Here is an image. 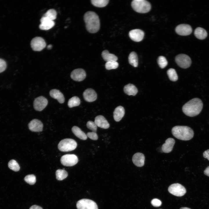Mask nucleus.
I'll return each instance as SVG.
<instances>
[{"label": "nucleus", "instance_id": "obj_1", "mask_svg": "<svg viewBox=\"0 0 209 209\" xmlns=\"http://www.w3.org/2000/svg\"><path fill=\"white\" fill-rule=\"evenodd\" d=\"M203 107V103L198 98H193L185 104L183 107L182 111L186 115L194 117L199 114Z\"/></svg>", "mask_w": 209, "mask_h": 209}, {"label": "nucleus", "instance_id": "obj_2", "mask_svg": "<svg viewBox=\"0 0 209 209\" xmlns=\"http://www.w3.org/2000/svg\"><path fill=\"white\" fill-rule=\"evenodd\" d=\"M84 19L86 28L90 33H95L99 30L100 27V19L96 13L92 11L87 12L84 15Z\"/></svg>", "mask_w": 209, "mask_h": 209}, {"label": "nucleus", "instance_id": "obj_3", "mask_svg": "<svg viewBox=\"0 0 209 209\" xmlns=\"http://www.w3.org/2000/svg\"><path fill=\"white\" fill-rule=\"evenodd\" d=\"M172 133L177 138L183 140H188L194 136V132L190 127L185 126H176L172 128Z\"/></svg>", "mask_w": 209, "mask_h": 209}, {"label": "nucleus", "instance_id": "obj_4", "mask_svg": "<svg viewBox=\"0 0 209 209\" xmlns=\"http://www.w3.org/2000/svg\"><path fill=\"white\" fill-rule=\"evenodd\" d=\"M131 6L136 12L140 13H146L151 8L150 3L145 0H134L131 3Z\"/></svg>", "mask_w": 209, "mask_h": 209}, {"label": "nucleus", "instance_id": "obj_5", "mask_svg": "<svg viewBox=\"0 0 209 209\" xmlns=\"http://www.w3.org/2000/svg\"><path fill=\"white\" fill-rule=\"evenodd\" d=\"M77 145L76 142L74 140L71 138H66L60 141L58 145V148L61 151L67 152L75 149Z\"/></svg>", "mask_w": 209, "mask_h": 209}, {"label": "nucleus", "instance_id": "obj_6", "mask_svg": "<svg viewBox=\"0 0 209 209\" xmlns=\"http://www.w3.org/2000/svg\"><path fill=\"white\" fill-rule=\"evenodd\" d=\"M77 209H98L97 204L90 199H84L79 200L76 203Z\"/></svg>", "mask_w": 209, "mask_h": 209}, {"label": "nucleus", "instance_id": "obj_7", "mask_svg": "<svg viewBox=\"0 0 209 209\" xmlns=\"http://www.w3.org/2000/svg\"><path fill=\"white\" fill-rule=\"evenodd\" d=\"M175 61L178 65L181 68L186 69L189 67L191 64V60L188 55L181 54L175 57Z\"/></svg>", "mask_w": 209, "mask_h": 209}, {"label": "nucleus", "instance_id": "obj_8", "mask_svg": "<svg viewBox=\"0 0 209 209\" xmlns=\"http://www.w3.org/2000/svg\"><path fill=\"white\" fill-rule=\"evenodd\" d=\"M169 192L172 194L177 197H181L186 193L185 188L181 185L174 183L170 185L168 188Z\"/></svg>", "mask_w": 209, "mask_h": 209}, {"label": "nucleus", "instance_id": "obj_9", "mask_svg": "<svg viewBox=\"0 0 209 209\" xmlns=\"http://www.w3.org/2000/svg\"><path fill=\"white\" fill-rule=\"evenodd\" d=\"M61 163L66 166H72L78 161L77 156L74 154H66L63 155L60 159Z\"/></svg>", "mask_w": 209, "mask_h": 209}, {"label": "nucleus", "instance_id": "obj_10", "mask_svg": "<svg viewBox=\"0 0 209 209\" xmlns=\"http://www.w3.org/2000/svg\"><path fill=\"white\" fill-rule=\"evenodd\" d=\"M30 45L32 49L35 51H40L46 46L45 40L42 37H37L31 41Z\"/></svg>", "mask_w": 209, "mask_h": 209}, {"label": "nucleus", "instance_id": "obj_11", "mask_svg": "<svg viewBox=\"0 0 209 209\" xmlns=\"http://www.w3.org/2000/svg\"><path fill=\"white\" fill-rule=\"evenodd\" d=\"M48 104V101L46 98L43 96H40L35 99L34 107L36 110L41 111L46 107Z\"/></svg>", "mask_w": 209, "mask_h": 209}, {"label": "nucleus", "instance_id": "obj_12", "mask_svg": "<svg viewBox=\"0 0 209 209\" xmlns=\"http://www.w3.org/2000/svg\"><path fill=\"white\" fill-rule=\"evenodd\" d=\"M176 33L179 35L186 36L190 34L192 29L190 26L188 24H182L177 26L175 28Z\"/></svg>", "mask_w": 209, "mask_h": 209}, {"label": "nucleus", "instance_id": "obj_13", "mask_svg": "<svg viewBox=\"0 0 209 209\" xmlns=\"http://www.w3.org/2000/svg\"><path fill=\"white\" fill-rule=\"evenodd\" d=\"M86 76L85 71L82 69L74 70L71 74V78L73 80L80 82L83 80Z\"/></svg>", "mask_w": 209, "mask_h": 209}, {"label": "nucleus", "instance_id": "obj_14", "mask_svg": "<svg viewBox=\"0 0 209 209\" xmlns=\"http://www.w3.org/2000/svg\"><path fill=\"white\" fill-rule=\"evenodd\" d=\"M130 38L133 41L136 42L141 41L143 38L144 33L141 30L135 29L130 31L129 33Z\"/></svg>", "mask_w": 209, "mask_h": 209}, {"label": "nucleus", "instance_id": "obj_15", "mask_svg": "<svg viewBox=\"0 0 209 209\" xmlns=\"http://www.w3.org/2000/svg\"><path fill=\"white\" fill-rule=\"evenodd\" d=\"M29 129L33 132H40L43 130V125L42 122L37 119L31 120L28 124Z\"/></svg>", "mask_w": 209, "mask_h": 209}, {"label": "nucleus", "instance_id": "obj_16", "mask_svg": "<svg viewBox=\"0 0 209 209\" xmlns=\"http://www.w3.org/2000/svg\"><path fill=\"white\" fill-rule=\"evenodd\" d=\"M40 21L41 23L39 25V28L42 30H49L53 27L55 24L53 21L43 16L40 19Z\"/></svg>", "mask_w": 209, "mask_h": 209}, {"label": "nucleus", "instance_id": "obj_17", "mask_svg": "<svg viewBox=\"0 0 209 209\" xmlns=\"http://www.w3.org/2000/svg\"><path fill=\"white\" fill-rule=\"evenodd\" d=\"M84 99L89 102H92L96 100L97 94L95 91L92 89L88 88L85 90L83 93Z\"/></svg>", "mask_w": 209, "mask_h": 209}, {"label": "nucleus", "instance_id": "obj_18", "mask_svg": "<svg viewBox=\"0 0 209 209\" xmlns=\"http://www.w3.org/2000/svg\"><path fill=\"white\" fill-rule=\"evenodd\" d=\"M145 160V157L144 155L140 152L135 154L132 158L133 163L138 167H142L144 165Z\"/></svg>", "mask_w": 209, "mask_h": 209}, {"label": "nucleus", "instance_id": "obj_19", "mask_svg": "<svg viewBox=\"0 0 209 209\" xmlns=\"http://www.w3.org/2000/svg\"><path fill=\"white\" fill-rule=\"evenodd\" d=\"M175 143V140L174 138H167L162 145V151L165 153L170 152L172 150Z\"/></svg>", "mask_w": 209, "mask_h": 209}, {"label": "nucleus", "instance_id": "obj_20", "mask_svg": "<svg viewBox=\"0 0 209 209\" xmlns=\"http://www.w3.org/2000/svg\"><path fill=\"white\" fill-rule=\"evenodd\" d=\"M94 122L97 126L104 129H108L110 126L107 120L102 115L96 116Z\"/></svg>", "mask_w": 209, "mask_h": 209}, {"label": "nucleus", "instance_id": "obj_21", "mask_svg": "<svg viewBox=\"0 0 209 209\" xmlns=\"http://www.w3.org/2000/svg\"><path fill=\"white\" fill-rule=\"evenodd\" d=\"M49 94L52 98L56 99L60 103L62 104L64 102V95L59 90L55 89H52L49 92Z\"/></svg>", "mask_w": 209, "mask_h": 209}, {"label": "nucleus", "instance_id": "obj_22", "mask_svg": "<svg viewBox=\"0 0 209 209\" xmlns=\"http://www.w3.org/2000/svg\"><path fill=\"white\" fill-rule=\"evenodd\" d=\"M125 114L124 108L122 106H119L115 109L113 113V118L116 122L119 121L123 117Z\"/></svg>", "mask_w": 209, "mask_h": 209}, {"label": "nucleus", "instance_id": "obj_23", "mask_svg": "<svg viewBox=\"0 0 209 209\" xmlns=\"http://www.w3.org/2000/svg\"><path fill=\"white\" fill-rule=\"evenodd\" d=\"M124 91L127 94L134 96L138 92V89L134 85L129 84L125 85L124 87Z\"/></svg>", "mask_w": 209, "mask_h": 209}, {"label": "nucleus", "instance_id": "obj_24", "mask_svg": "<svg viewBox=\"0 0 209 209\" xmlns=\"http://www.w3.org/2000/svg\"><path fill=\"white\" fill-rule=\"evenodd\" d=\"M102 56L103 59L107 62L116 61L118 57L115 55L109 53L107 50L103 51L102 53Z\"/></svg>", "mask_w": 209, "mask_h": 209}, {"label": "nucleus", "instance_id": "obj_25", "mask_svg": "<svg viewBox=\"0 0 209 209\" xmlns=\"http://www.w3.org/2000/svg\"><path fill=\"white\" fill-rule=\"evenodd\" d=\"M72 131L74 134L80 139L85 140L87 139V135L79 127L74 126L72 128Z\"/></svg>", "mask_w": 209, "mask_h": 209}, {"label": "nucleus", "instance_id": "obj_26", "mask_svg": "<svg viewBox=\"0 0 209 209\" xmlns=\"http://www.w3.org/2000/svg\"><path fill=\"white\" fill-rule=\"evenodd\" d=\"M194 34L199 39H203L207 36V33L205 30L201 27H197L195 30Z\"/></svg>", "mask_w": 209, "mask_h": 209}, {"label": "nucleus", "instance_id": "obj_27", "mask_svg": "<svg viewBox=\"0 0 209 209\" xmlns=\"http://www.w3.org/2000/svg\"><path fill=\"white\" fill-rule=\"evenodd\" d=\"M129 63L134 67L138 66V59L137 55L135 52H131L129 54L128 57Z\"/></svg>", "mask_w": 209, "mask_h": 209}, {"label": "nucleus", "instance_id": "obj_28", "mask_svg": "<svg viewBox=\"0 0 209 209\" xmlns=\"http://www.w3.org/2000/svg\"><path fill=\"white\" fill-rule=\"evenodd\" d=\"M56 178L59 181H62L66 178L68 176L67 172L63 169H58L55 172Z\"/></svg>", "mask_w": 209, "mask_h": 209}, {"label": "nucleus", "instance_id": "obj_29", "mask_svg": "<svg viewBox=\"0 0 209 209\" xmlns=\"http://www.w3.org/2000/svg\"><path fill=\"white\" fill-rule=\"evenodd\" d=\"M80 103V98L76 96H73L70 98L68 102V105L69 108L79 106Z\"/></svg>", "mask_w": 209, "mask_h": 209}, {"label": "nucleus", "instance_id": "obj_30", "mask_svg": "<svg viewBox=\"0 0 209 209\" xmlns=\"http://www.w3.org/2000/svg\"><path fill=\"white\" fill-rule=\"evenodd\" d=\"M57 12L54 9H51L48 10L43 17H46L51 20L53 21L56 19Z\"/></svg>", "mask_w": 209, "mask_h": 209}, {"label": "nucleus", "instance_id": "obj_31", "mask_svg": "<svg viewBox=\"0 0 209 209\" xmlns=\"http://www.w3.org/2000/svg\"><path fill=\"white\" fill-rule=\"evenodd\" d=\"M91 3L94 6L98 7H103L106 6L109 3V0H91Z\"/></svg>", "mask_w": 209, "mask_h": 209}, {"label": "nucleus", "instance_id": "obj_32", "mask_svg": "<svg viewBox=\"0 0 209 209\" xmlns=\"http://www.w3.org/2000/svg\"><path fill=\"white\" fill-rule=\"evenodd\" d=\"M167 73L170 80L172 81H176L178 79V76L175 70L170 68L168 69Z\"/></svg>", "mask_w": 209, "mask_h": 209}, {"label": "nucleus", "instance_id": "obj_33", "mask_svg": "<svg viewBox=\"0 0 209 209\" xmlns=\"http://www.w3.org/2000/svg\"><path fill=\"white\" fill-rule=\"evenodd\" d=\"M8 166L11 170L15 172L18 171L20 169L19 164L15 160H11L9 161Z\"/></svg>", "mask_w": 209, "mask_h": 209}, {"label": "nucleus", "instance_id": "obj_34", "mask_svg": "<svg viewBox=\"0 0 209 209\" xmlns=\"http://www.w3.org/2000/svg\"><path fill=\"white\" fill-rule=\"evenodd\" d=\"M157 62L159 67L162 69L165 68L168 64L165 57L162 56H160L158 57Z\"/></svg>", "mask_w": 209, "mask_h": 209}, {"label": "nucleus", "instance_id": "obj_35", "mask_svg": "<svg viewBox=\"0 0 209 209\" xmlns=\"http://www.w3.org/2000/svg\"><path fill=\"white\" fill-rule=\"evenodd\" d=\"M24 180L27 183L30 185H33L36 182V178L33 174H29L24 177Z\"/></svg>", "mask_w": 209, "mask_h": 209}, {"label": "nucleus", "instance_id": "obj_36", "mask_svg": "<svg viewBox=\"0 0 209 209\" xmlns=\"http://www.w3.org/2000/svg\"><path fill=\"white\" fill-rule=\"evenodd\" d=\"M119 65L116 61L107 62L105 64V68L108 70L117 68Z\"/></svg>", "mask_w": 209, "mask_h": 209}, {"label": "nucleus", "instance_id": "obj_37", "mask_svg": "<svg viewBox=\"0 0 209 209\" xmlns=\"http://www.w3.org/2000/svg\"><path fill=\"white\" fill-rule=\"evenodd\" d=\"M87 127L91 130L92 132H96L97 126L94 122L91 121H88L87 123Z\"/></svg>", "mask_w": 209, "mask_h": 209}, {"label": "nucleus", "instance_id": "obj_38", "mask_svg": "<svg viewBox=\"0 0 209 209\" xmlns=\"http://www.w3.org/2000/svg\"><path fill=\"white\" fill-rule=\"evenodd\" d=\"M86 135L87 137L92 140H96L98 139V136L96 132H88Z\"/></svg>", "mask_w": 209, "mask_h": 209}, {"label": "nucleus", "instance_id": "obj_39", "mask_svg": "<svg viewBox=\"0 0 209 209\" xmlns=\"http://www.w3.org/2000/svg\"><path fill=\"white\" fill-rule=\"evenodd\" d=\"M6 64L3 59L0 58V73L4 71L6 68Z\"/></svg>", "mask_w": 209, "mask_h": 209}, {"label": "nucleus", "instance_id": "obj_40", "mask_svg": "<svg viewBox=\"0 0 209 209\" xmlns=\"http://www.w3.org/2000/svg\"><path fill=\"white\" fill-rule=\"evenodd\" d=\"M151 203L154 206L158 207L160 206L162 204L161 201L157 199H154L151 201Z\"/></svg>", "mask_w": 209, "mask_h": 209}, {"label": "nucleus", "instance_id": "obj_41", "mask_svg": "<svg viewBox=\"0 0 209 209\" xmlns=\"http://www.w3.org/2000/svg\"><path fill=\"white\" fill-rule=\"evenodd\" d=\"M203 157L209 161V149L205 151L203 153Z\"/></svg>", "mask_w": 209, "mask_h": 209}, {"label": "nucleus", "instance_id": "obj_42", "mask_svg": "<svg viewBox=\"0 0 209 209\" xmlns=\"http://www.w3.org/2000/svg\"><path fill=\"white\" fill-rule=\"evenodd\" d=\"M29 209H43V208L39 206L34 205L30 207Z\"/></svg>", "mask_w": 209, "mask_h": 209}, {"label": "nucleus", "instance_id": "obj_43", "mask_svg": "<svg viewBox=\"0 0 209 209\" xmlns=\"http://www.w3.org/2000/svg\"><path fill=\"white\" fill-rule=\"evenodd\" d=\"M204 173L205 175L209 176V166L205 169L204 171Z\"/></svg>", "mask_w": 209, "mask_h": 209}, {"label": "nucleus", "instance_id": "obj_44", "mask_svg": "<svg viewBox=\"0 0 209 209\" xmlns=\"http://www.w3.org/2000/svg\"><path fill=\"white\" fill-rule=\"evenodd\" d=\"M52 46L51 44H50L47 46V48L48 49H50L52 48Z\"/></svg>", "mask_w": 209, "mask_h": 209}, {"label": "nucleus", "instance_id": "obj_45", "mask_svg": "<svg viewBox=\"0 0 209 209\" xmlns=\"http://www.w3.org/2000/svg\"><path fill=\"white\" fill-rule=\"evenodd\" d=\"M180 209H191L188 208L187 207H182L180 208Z\"/></svg>", "mask_w": 209, "mask_h": 209}]
</instances>
